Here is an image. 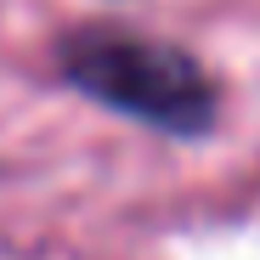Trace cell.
Listing matches in <instances>:
<instances>
[{
	"mask_svg": "<svg viewBox=\"0 0 260 260\" xmlns=\"http://www.w3.org/2000/svg\"><path fill=\"white\" fill-rule=\"evenodd\" d=\"M57 79L108 113L142 119L164 136H209L221 96L192 51L136 28H74L57 40Z\"/></svg>",
	"mask_w": 260,
	"mask_h": 260,
	"instance_id": "1",
	"label": "cell"
}]
</instances>
